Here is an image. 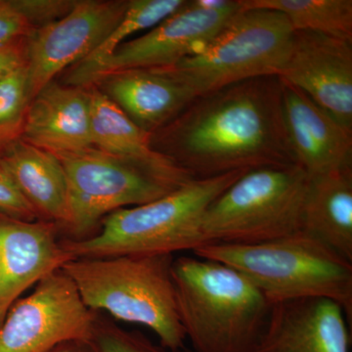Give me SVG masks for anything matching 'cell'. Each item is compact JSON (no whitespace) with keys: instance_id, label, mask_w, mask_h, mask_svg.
<instances>
[{"instance_id":"ac0fdd59","label":"cell","mask_w":352,"mask_h":352,"mask_svg":"<svg viewBox=\"0 0 352 352\" xmlns=\"http://www.w3.org/2000/svg\"><path fill=\"white\" fill-rule=\"evenodd\" d=\"M38 220L57 224L61 232L68 217V184L59 159L19 139L0 156Z\"/></svg>"},{"instance_id":"2e32d148","label":"cell","mask_w":352,"mask_h":352,"mask_svg":"<svg viewBox=\"0 0 352 352\" xmlns=\"http://www.w3.org/2000/svg\"><path fill=\"white\" fill-rule=\"evenodd\" d=\"M21 139L54 155L92 147L87 87L46 85L30 103Z\"/></svg>"},{"instance_id":"6da1fadb","label":"cell","mask_w":352,"mask_h":352,"mask_svg":"<svg viewBox=\"0 0 352 352\" xmlns=\"http://www.w3.org/2000/svg\"><path fill=\"white\" fill-rule=\"evenodd\" d=\"M150 145L193 179L298 164L278 76L250 78L195 97L151 134Z\"/></svg>"},{"instance_id":"30bf717a","label":"cell","mask_w":352,"mask_h":352,"mask_svg":"<svg viewBox=\"0 0 352 352\" xmlns=\"http://www.w3.org/2000/svg\"><path fill=\"white\" fill-rule=\"evenodd\" d=\"M97 314L63 271H55L8 310L0 329V352H50L72 340L87 342Z\"/></svg>"},{"instance_id":"277c9868","label":"cell","mask_w":352,"mask_h":352,"mask_svg":"<svg viewBox=\"0 0 352 352\" xmlns=\"http://www.w3.org/2000/svg\"><path fill=\"white\" fill-rule=\"evenodd\" d=\"M193 252L239 271L271 305L303 298L333 300L351 327L352 263L305 231L259 244L207 243Z\"/></svg>"},{"instance_id":"8992f818","label":"cell","mask_w":352,"mask_h":352,"mask_svg":"<svg viewBox=\"0 0 352 352\" xmlns=\"http://www.w3.org/2000/svg\"><path fill=\"white\" fill-rule=\"evenodd\" d=\"M68 184V217L61 233L82 240L109 214L151 203L179 189L193 178L182 168H156L89 147L55 155Z\"/></svg>"},{"instance_id":"4316f807","label":"cell","mask_w":352,"mask_h":352,"mask_svg":"<svg viewBox=\"0 0 352 352\" xmlns=\"http://www.w3.org/2000/svg\"><path fill=\"white\" fill-rule=\"evenodd\" d=\"M32 31L31 25L14 4L13 0H0V44L25 38Z\"/></svg>"},{"instance_id":"83f0119b","label":"cell","mask_w":352,"mask_h":352,"mask_svg":"<svg viewBox=\"0 0 352 352\" xmlns=\"http://www.w3.org/2000/svg\"><path fill=\"white\" fill-rule=\"evenodd\" d=\"M28 63L27 36L0 44V80Z\"/></svg>"},{"instance_id":"52a82bcc","label":"cell","mask_w":352,"mask_h":352,"mask_svg":"<svg viewBox=\"0 0 352 352\" xmlns=\"http://www.w3.org/2000/svg\"><path fill=\"white\" fill-rule=\"evenodd\" d=\"M307 182L300 164L245 171L208 206L201 237L206 244L252 245L298 232Z\"/></svg>"},{"instance_id":"e0dca14e","label":"cell","mask_w":352,"mask_h":352,"mask_svg":"<svg viewBox=\"0 0 352 352\" xmlns=\"http://www.w3.org/2000/svg\"><path fill=\"white\" fill-rule=\"evenodd\" d=\"M91 85L149 134L166 126L195 98L188 88L161 68L116 72Z\"/></svg>"},{"instance_id":"5bb4252c","label":"cell","mask_w":352,"mask_h":352,"mask_svg":"<svg viewBox=\"0 0 352 352\" xmlns=\"http://www.w3.org/2000/svg\"><path fill=\"white\" fill-rule=\"evenodd\" d=\"M342 308L326 298L272 305L254 352H351V333Z\"/></svg>"},{"instance_id":"4fadbf2b","label":"cell","mask_w":352,"mask_h":352,"mask_svg":"<svg viewBox=\"0 0 352 352\" xmlns=\"http://www.w3.org/2000/svg\"><path fill=\"white\" fill-rule=\"evenodd\" d=\"M59 226L0 212V314L44 277L73 259L59 239Z\"/></svg>"},{"instance_id":"ffe728a7","label":"cell","mask_w":352,"mask_h":352,"mask_svg":"<svg viewBox=\"0 0 352 352\" xmlns=\"http://www.w3.org/2000/svg\"><path fill=\"white\" fill-rule=\"evenodd\" d=\"M85 87L89 97L94 147L113 156L156 168L178 166L168 157L154 151L150 145L151 134L136 126L96 85Z\"/></svg>"},{"instance_id":"9a60e30c","label":"cell","mask_w":352,"mask_h":352,"mask_svg":"<svg viewBox=\"0 0 352 352\" xmlns=\"http://www.w3.org/2000/svg\"><path fill=\"white\" fill-rule=\"evenodd\" d=\"M281 82L285 126L296 163L308 176L352 166V129L300 88Z\"/></svg>"},{"instance_id":"d6986e66","label":"cell","mask_w":352,"mask_h":352,"mask_svg":"<svg viewBox=\"0 0 352 352\" xmlns=\"http://www.w3.org/2000/svg\"><path fill=\"white\" fill-rule=\"evenodd\" d=\"M302 230L352 263V166L308 176Z\"/></svg>"},{"instance_id":"9c48e42d","label":"cell","mask_w":352,"mask_h":352,"mask_svg":"<svg viewBox=\"0 0 352 352\" xmlns=\"http://www.w3.org/2000/svg\"><path fill=\"white\" fill-rule=\"evenodd\" d=\"M244 9L241 0H186L145 34L122 44L75 85L85 87L124 69L173 66L205 47Z\"/></svg>"},{"instance_id":"3957f363","label":"cell","mask_w":352,"mask_h":352,"mask_svg":"<svg viewBox=\"0 0 352 352\" xmlns=\"http://www.w3.org/2000/svg\"><path fill=\"white\" fill-rule=\"evenodd\" d=\"M173 261V254L78 258L61 270L90 310L145 326L164 349L182 352L187 339L178 310Z\"/></svg>"},{"instance_id":"cb8c5ba5","label":"cell","mask_w":352,"mask_h":352,"mask_svg":"<svg viewBox=\"0 0 352 352\" xmlns=\"http://www.w3.org/2000/svg\"><path fill=\"white\" fill-rule=\"evenodd\" d=\"M87 344L92 352H171L153 344L141 333L118 327L99 314Z\"/></svg>"},{"instance_id":"f546056e","label":"cell","mask_w":352,"mask_h":352,"mask_svg":"<svg viewBox=\"0 0 352 352\" xmlns=\"http://www.w3.org/2000/svg\"><path fill=\"white\" fill-rule=\"evenodd\" d=\"M7 314H0V329L2 327V324H3L4 319H6Z\"/></svg>"},{"instance_id":"7402d4cb","label":"cell","mask_w":352,"mask_h":352,"mask_svg":"<svg viewBox=\"0 0 352 352\" xmlns=\"http://www.w3.org/2000/svg\"><path fill=\"white\" fill-rule=\"evenodd\" d=\"M186 0H129L126 13L117 27L89 55L69 68L65 85H75L90 69L107 59L127 38L145 30L153 29L173 15Z\"/></svg>"},{"instance_id":"5b68a950","label":"cell","mask_w":352,"mask_h":352,"mask_svg":"<svg viewBox=\"0 0 352 352\" xmlns=\"http://www.w3.org/2000/svg\"><path fill=\"white\" fill-rule=\"evenodd\" d=\"M245 171L191 180L159 200L116 210L94 235L62 244L73 258L193 252L206 244L201 222L208 206Z\"/></svg>"},{"instance_id":"484cf974","label":"cell","mask_w":352,"mask_h":352,"mask_svg":"<svg viewBox=\"0 0 352 352\" xmlns=\"http://www.w3.org/2000/svg\"><path fill=\"white\" fill-rule=\"evenodd\" d=\"M0 212L17 219L38 220L34 208L25 200L19 188L0 162Z\"/></svg>"},{"instance_id":"f1b7e54d","label":"cell","mask_w":352,"mask_h":352,"mask_svg":"<svg viewBox=\"0 0 352 352\" xmlns=\"http://www.w3.org/2000/svg\"><path fill=\"white\" fill-rule=\"evenodd\" d=\"M50 352H92L89 344L80 340H72L59 344Z\"/></svg>"},{"instance_id":"d4e9b609","label":"cell","mask_w":352,"mask_h":352,"mask_svg":"<svg viewBox=\"0 0 352 352\" xmlns=\"http://www.w3.org/2000/svg\"><path fill=\"white\" fill-rule=\"evenodd\" d=\"M32 30L65 17L76 6V0H13Z\"/></svg>"},{"instance_id":"44dd1931","label":"cell","mask_w":352,"mask_h":352,"mask_svg":"<svg viewBox=\"0 0 352 352\" xmlns=\"http://www.w3.org/2000/svg\"><path fill=\"white\" fill-rule=\"evenodd\" d=\"M245 9L283 13L294 31H309L352 41L351 0H241Z\"/></svg>"},{"instance_id":"ba28073f","label":"cell","mask_w":352,"mask_h":352,"mask_svg":"<svg viewBox=\"0 0 352 352\" xmlns=\"http://www.w3.org/2000/svg\"><path fill=\"white\" fill-rule=\"evenodd\" d=\"M294 32L279 11L245 8L205 47L161 69L194 97L250 78L278 76L289 56Z\"/></svg>"},{"instance_id":"603a6c76","label":"cell","mask_w":352,"mask_h":352,"mask_svg":"<svg viewBox=\"0 0 352 352\" xmlns=\"http://www.w3.org/2000/svg\"><path fill=\"white\" fill-rule=\"evenodd\" d=\"M30 103L27 66L0 80V156L22 138Z\"/></svg>"},{"instance_id":"7c38bea8","label":"cell","mask_w":352,"mask_h":352,"mask_svg":"<svg viewBox=\"0 0 352 352\" xmlns=\"http://www.w3.org/2000/svg\"><path fill=\"white\" fill-rule=\"evenodd\" d=\"M300 88L338 122L352 129V41L309 31L294 32L278 75Z\"/></svg>"},{"instance_id":"7a4b0ae2","label":"cell","mask_w":352,"mask_h":352,"mask_svg":"<svg viewBox=\"0 0 352 352\" xmlns=\"http://www.w3.org/2000/svg\"><path fill=\"white\" fill-rule=\"evenodd\" d=\"M178 310L192 352H254L272 305L231 266L182 256L173 264Z\"/></svg>"},{"instance_id":"8fae6325","label":"cell","mask_w":352,"mask_h":352,"mask_svg":"<svg viewBox=\"0 0 352 352\" xmlns=\"http://www.w3.org/2000/svg\"><path fill=\"white\" fill-rule=\"evenodd\" d=\"M129 0H76L65 17L27 36L28 92L32 101L60 73L94 52L126 13Z\"/></svg>"}]
</instances>
